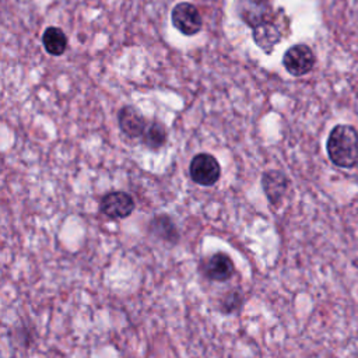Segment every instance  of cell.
Here are the masks:
<instances>
[{"mask_svg": "<svg viewBox=\"0 0 358 358\" xmlns=\"http://www.w3.org/2000/svg\"><path fill=\"white\" fill-rule=\"evenodd\" d=\"M236 13L252 29L255 43L267 55L289 34V20L282 8H274L273 0H238Z\"/></svg>", "mask_w": 358, "mask_h": 358, "instance_id": "1", "label": "cell"}, {"mask_svg": "<svg viewBox=\"0 0 358 358\" xmlns=\"http://www.w3.org/2000/svg\"><path fill=\"white\" fill-rule=\"evenodd\" d=\"M326 151L329 159L338 168H355L358 165V131L350 124H337L331 129Z\"/></svg>", "mask_w": 358, "mask_h": 358, "instance_id": "2", "label": "cell"}, {"mask_svg": "<svg viewBox=\"0 0 358 358\" xmlns=\"http://www.w3.org/2000/svg\"><path fill=\"white\" fill-rule=\"evenodd\" d=\"M189 176L200 186H214L221 176L220 162L208 152L196 154L189 164Z\"/></svg>", "mask_w": 358, "mask_h": 358, "instance_id": "3", "label": "cell"}, {"mask_svg": "<svg viewBox=\"0 0 358 358\" xmlns=\"http://www.w3.org/2000/svg\"><path fill=\"white\" fill-rule=\"evenodd\" d=\"M316 63L313 50L305 43H296L288 48L282 56V66L285 70L294 76L301 77L312 71Z\"/></svg>", "mask_w": 358, "mask_h": 358, "instance_id": "4", "label": "cell"}, {"mask_svg": "<svg viewBox=\"0 0 358 358\" xmlns=\"http://www.w3.org/2000/svg\"><path fill=\"white\" fill-rule=\"evenodd\" d=\"M171 20L173 27L186 36L199 34L203 27V20L197 7L189 1L178 3L172 8Z\"/></svg>", "mask_w": 358, "mask_h": 358, "instance_id": "5", "label": "cell"}, {"mask_svg": "<svg viewBox=\"0 0 358 358\" xmlns=\"http://www.w3.org/2000/svg\"><path fill=\"white\" fill-rule=\"evenodd\" d=\"M134 200L133 197L123 190L108 192L101 197L99 211L113 220H120L129 217L134 211Z\"/></svg>", "mask_w": 358, "mask_h": 358, "instance_id": "6", "label": "cell"}, {"mask_svg": "<svg viewBox=\"0 0 358 358\" xmlns=\"http://www.w3.org/2000/svg\"><path fill=\"white\" fill-rule=\"evenodd\" d=\"M200 271L210 281H227L235 274V264L227 253L217 252L200 262Z\"/></svg>", "mask_w": 358, "mask_h": 358, "instance_id": "7", "label": "cell"}, {"mask_svg": "<svg viewBox=\"0 0 358 358\" xmlns=\"http://www.w3.org/2000/svg\"><path fill=\"white\" fill-rule=\"evenodd\" d=\"M260 183L271 206H278L289 189L288 176L284 172L277 169H270L263 172Z\"/></svg>", "mask_w": 358, "mask_h": 358, "instance_id": "8", "label": "cell"}, {"mask_svg": "<svg viewBox=\"0 0 358 358\" xmlns=\"http://www.w3.org/2000/svg\"><path fill=\"white\" fill-rule=\"evenodd\" d=\"M117 122H119V127H120L122 133H124L130 138L141 137L145 130V126L148 123L145 120V117L140 113V110L131 105L123 106L119 110Z\"/></svg>", "mask_w": 358, "mask_h": 358, "instance_id": "9", "label": "cell"}, {"mask_svg": "<svg viewBox=\"0 0 358 358\" xmlns=\"http://www.w3.org/2000/svg\"><path fill=\"white\" fill-rule=\"evenodd\" d=\"M148 229L155 238H158L164 242L176 243L179 239L178 228H176L175 222L172 221V218L166 214H158V215L152 217V220L150 221Z\"/></svg>", "mask_w": 358, "mask_h": 358, "instance_id": "10", "label": "cell"}, {"mask_svg": "<svg viewBox=\"0 0 358 358\" xmlns=\"http://www.w3.org/2000/svg\"><path fill=\"white\" fill-rule=\"evenodd\" d=\"M42 45L52 56H62L67 49V36L59 27H48L42 34Z\"/></svg>", "mask_w": 358, "mask_h": 358, "instance_id": "11", "label": "cell"}, {"mask_svg": "<svg viewBox=\"0 0 358 358\" xmlns=\"http://www.w3.org/2000/svg\"><path fill=\"white\" fill-rule=\"evenodd\" d=\"M141 141L150 150H159L166 143L165 126L158 120L148 122L141 136Z\"/></svg>", "mask_w": 358, "mask_h": 358, "instance_id": "12", "label": "cell"}, {"mask_svg": "<svg viewBox=\"0 0 358 358\" xmlns=\"http://www.w3.org/2000/svg\"><path fill=\"white\" fill-rule=\"evenodd\" d=\"M243 301H245L243 292L239 288H235L222 295V298L220 299L218 308L224 315H231L238 312L242 308Z\"/></svg>", "mask_w": 358, "mask_h": 358, "instance_id": "13", "label": "cell"}]
</instances>
